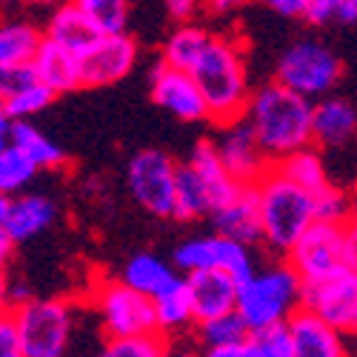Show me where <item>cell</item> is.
I'll return each mask as SVG.
<instances>
[{"mask_svg":"<svg viewBox=\"0 0 357 357\" xmlns=\"http://www.w3.org/2000/svg\"><path fill=\"white\" fill-rule=\"evenodd\" d=\"M243 121L272 166L312 146V100L278 80L252 89Z\"/></svg>","mask_w":357,"mask_h":357,"instance_id":"1","label":"cell"},{"mask_svg":"<svg viewBox=\"0 0 357 357\" xmlns=\"http://www.w3.org/2000/svg\"><path fill=\"white\" fill-rule=\"evenodd\" d=\"M189 72L203 95L206 121H212L215 126L241 121L252 95L246 52L241 43L234 38L212 35L209 46L200 54V61Z\"/></svg>","mask_w":357,"mask_h":357,"instance_id":"2","label":"cell"},{"mask_svg":"<svg viewBox=\"0 0 357 357\" xmlns=\"http://www.w3.org/2000/svg\"><path fill=\"white\" fill-rule=\"evenodd\" d=\"M252 186L257 192V206H260V231H263L260 243L283 257L297 237L306 231V226L314 220L312 195L291 183L289 177H283L275 166L266 169V174Z\"/></svg>","mask_w":357,"mask_h":357,"instance_id":"3","label":"cell"},{"mask_svg":"<svg viewBox=\"0 0 357 357\" xmlns=\"http://www.w3.org/2000/svg\"><path fill=\"white\" fill-rule=\"evenodd\" d=\"M303 306V280L286 260H278L266 269H255L237 286V306L246 329H266V326L286 323Z\"/></svg>","mask_w":357,"mask_h":357,"instance_id":"4","label":"cell"},{"mask_svg":"<svg viewBox=\"0 0 357 357\" xmlns=\"http://www.w3.org/2000/svg\"><path fill=\"white\" fill-rule=\"evenodd\" d=\"M23 357H66L75 335V306L63 297H29L9 309Z\"/></svg>","mask_w":357,"mask_h":357,"instance_id":"5","label":"cell"},{"mask_svg":"<svg viewBox=\"0 0 357 357\" xmlns=\"http://www.w3.org/2000/svg\"><path fill=\"white\" fill-rule=\"evenodd\" d=\"M343 77V61L332 46H326L317 38H301L286 46L278 57L275 80L283 83L291 92L317 100L332 95Z\"/></svg>","mask_w":357,"mask_h":357,"instance_id":"6","label":"cell"},{"mask_svg":"<svg viewBox=\"0 0 357 357\" xmlns=\"http://www.w3.org/2000/svg\"><path fill=\"white\" fill-rule=\"evenodd\" d=\"M92 309L100 320L106 337H129V335H149L158 332L152 297L140 294L137 289L126 286L121 278H112L95 286Z\"/></svg>","mask_w":357,"mask_h":357,"instance_id":"7","label":"cell"},{"mask_svg":"<svg viewBox=\"0 0 357 357\" xmlns=\"http://www.w3.org/2000/svg\"><path fill=\"white\" fill-rule=\"evenodd\" d=\"M283 260L297 272L303 283H317L346 269V223L312 220L306 231L291 243Z\"/></svg>","mask_w":357,"mask_h":357,"instance_id":"8","label":"cell"},{"mask_svg":"<svg viewBox=\"0 0 357 357\" xmlns=\"http://www.w3.org/2000/svg\"><path fill=\"white\" fill-rule=\"evenodd\" d=\"M177 163L163 149H143L126 169V183L137 206L155 218H174Z\"/></svg>","mask_w":357,"mask_h":357,"instance_id":"9","label":"cell"},{"mask_svg":"<svg viewBox=\"0 0 357 357\" xmlns=\"http://www.w3.org/2000/svg\"><path fill=\"white\" fill-rule=\"evenodd\" d=\"M172 263L177 272H197V269H223L229 272L237 283H243L257 266L252 257V246L237 243L226 234H200V237H189L181 246L174 249Z\"/></svg>","mask_w":357,"mask_h":357,"instance_id":"10","label":"cell"},{"mask_svg":"<svg viewBox=\"0 0 357 357\" xmlns=\"http://www.w3.org/2000/svg\"><path fill=\"white\" fill-rule=\"evenodd\" d=\"M303 309L346 335H357V272L346 266L317 283H303Z\"/></svg>","mask_w":357,"mask_h":357,"instance_id":"11","label":"cell"},{"mask_svg":"<svg viewBox=\"0 0 357 357\" xmlns=\"http://www.w3.org/2000/svg\"><path fill=\"white\" fill-rule=\"evenodd\" d=\"M137 63V43L126 32L100 35L92 49L80 54V83L83 86H112L123 80Z\"/></svg>","mask_w":357,"mask_h":357,"instance_id":"12","label":"cell"},{"mask_svg":"<svg viewBox=\"0 0 357 357\" xmlns=\"http://www.w3.org/2000/svg\"><path fill=\"white\" fill-rule=\"evenodd\" d=\"M218 129H220V135L215 137V149H218L223 166L229 169V174L246 186L257 183L272 163L263 155V149L255 140L249 123L241 117V121H231V123L218 126Z\"/></svg>","mask_w":357,"mask_h":357,"instance_id":"13","label":"cell"},{"mask_svg":"<svg viewBox=\"0 0 357 357\" xmlns=\"http://www.w3.org/2000/svg\"><path fill=\"white\" fill-rule=\"evenodd\" d=\"M152 100L174 114L177 121H186V123H197L206 121V103L203 95L192 77V72L186 69H177L169 63H158L152 72Z\"/></svg>","mask_w":357,"mask_h":357,"instance_id":"14","label":"cell"},{"mask_svg":"<svg viewBox=\"0 0 357 357\" xmlns=\"http://www.w3.org/2000/svg\"><path fill=\"white\" fill-rule=\"evenodd\" d=\"M357 140V106L337 95L312 100V146L320 152H337Z\"/></svg>","mask_w":357,"mask_h":357,"instance_id":"15","label":"cell"},{"mask_svg":"<svg viewBox=\"0 0 357 357\" xmlns=\"http://www.w3.org/2000/svg\"><path fill=\"white\" fill-rule=\"evenodd\" d=\"M286 326L291 337V357H351L349 335L303 306L286 320Z\"/></svg>","mask_w":357,"mask_h":357,"instance_id":"16","label":"cell"},{"mask_svg":"<svg viewBox=\"0 0 357 357\" xmlns=\"http://www.w3.org/2000/svg\"><path fill=\"white\" fill-rule=\"evenodd\" d=\"M54 92L38 80L32 66H17L0 72V106L12 121H32L35 114L52 106Z\"/></svg>","mask_w":357,"mask_h":357,"instance_id":"17","label":"cell"},{"mask_svg":"<svg viewBox=\"0 0 357 357\" xmlns=\"http://www.w3.org/2000/svg\"><path fill=\"white\" fill-rule=\"evenodd\" d=\"M189 294H192V306H195V323L209 320L226 312H234L237 306V283L229 272L223 269H197L183 275Z\"/></svg>","mask_w":357,"mask_h":357,"instance_id":"18","label":"cell"},{"mask_svg":"<svg viewBox=\"0 0 357 357\" xmlns=\"http://www.w3.org/2000/svg\"><path fill=\"white\" fill-rule=\"evenodd\" d=\"M54 220H57V203L43 192L26 189L20 195H12L3 229L9 231L15 243H26V241H32V237L43 234L46 229H52Z\"/></svg>","mask_w":357,"mask_h":357,"instance_id":"19","label":"cell"},{"mask_svg":"<svg viewBox=\"0 0 357 357\" xmlns=\"http://www.w3.org/2000/svg\"><path fill=\"white\" fill-rule=\"evenodd\" d=\"M209 218H212L218 234H226L237 243L255 246L263 237V231H260V206H257L255 186H243L231 200L218 206Z\"/></svg>","mask_w":357,"mask_h":357,"instance_id":"20","label":"cell"},{"mask_svg":"<svg viewBox=\"0 0 357 357\" xmlns=\"http://www.w3.org/2000/svg\"><path fill=\"white\" fill-rule=\"evenodd\" d=\"M32 72L54 95H66V92H75V89L83 86L80 83V57L49 38L40 40V46L32 57Z\"/></svg>","mask_w":357,"mask_h":357,"instance_id":"21","label":"cell"},{"mask_svg":"<svg viewBox=\"0 0 357 357\" xmlns=\"http://www.w3.org/2000/svg\"><path fill=\"white\" fill-rule=\"evenodd\" d=\"M186 163L200 174L206 192H209V197H212V212L218 209V206H223L226 200H231L237 192L246 186V183L234 181V177L229 174V169L223 166L218 149H215V140H200L192 149V155H189Z\"/></svg>","mask_w":357,"mask_h":357,"instance_id":"22","label":"cell"},{"mask_svg":"<svg viewBox=\"0 0 357 357\" xmlns=\"http://www.w3.org/2000/svg\"><path fill=\"white\" fill-rule=\"evenodd\" d=\"M43 38L61 43L63 49H69V52H75L80 57L86 49H92V43L100 38V32L89 23V17L72 3V0H66V3L54 6L52 17L46 23Z\"/></svg>","mask_w":357,"mask_h":357,"instance_id":"23","label":"cell"},{"mask_svg":"<svg viewBox=\"0 0 357 357\" xmlns=\"http://www.w3.org/2000/svg\"><path fill=\"white\" fill-rule=\"evenodd\" d=\"M155 306V320H158V332L174 335L183 332L195 323V306H192V294L186 286V278L177 275L174 283H169L160 294L152 297Z\"/></svg>","mask_w":357,"mask_h":357,"instance_id":"24","label":"cell"},{"mask_svg":"<svg viewBox=\"0 0 357 357\" xmlns=\"http://www.w3.org/2000/svg\"><path fill=\"white\" fill-rule=\"evenodd\" d=\"M117 278H121L126 286L137 289L140 294L155 297L169 283H174L177 269H174V263H169V260H163V257H158L152 252H140V255L126 260V266L121 269V275H117Z\"/></svg>","mask_w":357,"mask_h":357,"instance_id":"25","label":"cell"},{"mask_svg":"<svg viewBox=\"0 0 357 357\" xmlns=\"http://www.w3.org/2000/svg\"><path fill=\"white\" fill-rule=\"evenodd\" d=\"M43 40V32L32 23L6 20L0 23V72L32 66V57Z\"/></svg>","mask_w":357,"mask_h":357,"instance_id":"26","label":"cell"},{"mask_svg":"<svg viewBox=\"0 0 357 357\" xmlns=\"http://www.w3.org/2000/svg\"><path fill=\"white\" fill-rule=\"evenodd\" d=\"M9 143H15L17 149H23V152L38 163L40 172H54V169H63L69 163L63 149L57 146L54 140H49L32 121H12Z\"/></svg>","mask_w":357,"mask_h":357,"instance_id":"27","label":"cell"},{"mask_svg":"<svg viewBox=\"0 0 357 357\" xmlns=\"http://www.w3.org/2000/svg\"><path fill=\"white\" fill-rule=\"evenodd\" d=\"M275 169L289 177L291 183H297L301 189H306L309 195L320 192L332 183V174H329V166H326L323 155L317 152L314 146H306L301 152H294L289 158H283L280 163H275Z\"/></svg>","mask_w":357,"mask_h":357,"instance_id":"28","label":"cell"},{"mask_svg":"<svg viewBox=\"0 0 357 357\" xmlns=\"http://www.w3.org/2000/svg\"><path fill=\"white\" fill-rule=\"evenodd\" d=\"M212 215V197L206 192L200 174L189 163H177L174 177V218L177 220H197Z\"/></svg>","mask_w":357,"mask_h":357,"instance_id":"29","label":"cell"},{"mask_svg":"<svg viewBox=\"0 0 357 357\" xmlns=\"http://www.w3.org/2000/svg\"><path fill=\"white\" fill-rule=\"evenodd\" d=\"M209 40H212V32H206L203 26H195V23L183 20L169 35V40L163 43V63L189 72L200 61V54H203L206 46H209Z\"/></svg>","mask_w":357,"mask_h":357,"instance_id":"30","label":"cell"},{"mask_svg":"<svg viewBox=\"0 0 357 357\" xmlns=\"http://www.w3.org/2000/svg\"><path fill=\"white\" fill-rule=\"evenodd\" d=\"M169 337L163 332L129 335V337H106L92 357H169Z\"/></svg>","mask_w":357,"mask_h":357,"instance_id":"31","label":"cell"},{"mask_svg":"<svg viewBox=\"0 0 357 357\" xmlns=\"http://www.w3.org/2000/svg\"><path fill=\"white\" fill-rule=\"evenodd\" d=\"M38 163L29 158L23 149H17L15 143H9L3 152H0V189H3L9 197L26 192L35 183L38 177Z\"/></svg>","mask_w":357,"mask_h":357,"instance_id":"32","label":"cell"},{"mask_svg":"<svg viewBox=\"0 0 357 357\" xmlns=\"http://www.w3.org/2000/svg\"><path fill=\"white\" fill-rule=\"evenodd\" d=\"M72 3L89 17L100 35L126 32L129 23V0H72Z\"/></svg>","mask_w":357,"mask_h":357,"instance_id":"33","label":"cell"},{"mask_svg":"<svg viewBox=\"0 0 357 357\" xmlns=\"http://www.w3.org/2000/svg\"><path fill=\"white\" fill-rule=\"evenodd\" d=\"M197 326V340L200 346H229V343H241L249 337V329L246 323L241 320L237 312H226V314H218V317H209V320H200L195 323Z\"/></svg>","mask_w":357,"mask_h":357,"instance_id":"34","label":"cell"},{"mask_svg":"<svg viewBox=\"0 0 357 357\" xmlns=\"http://www.w3.org/2000/svg\"><path fill=\"white\" fill-rule=\"evenodd\" d=\"M314 203V220H335V223H349L351 218V195L340 189L335 181L312 195Z\"/></svg>","mask_w":357,"mask_h":357,"instance_id":"35","label":"cell"},{"mask_svg":"<svg viewBox=\"0 0 357 357\" xmlns=\"http://www.w3.org/2000/svg\"><path fill=\"white\" fill-rule=\"evenodd\" d=\"M249 343L257 351V357H291V337L286 323H275V326H266V329L249 332Z\"/></svg>","mask_w":357,"mask_h":357,"instance_id":"36","label":"cell"},{"mask_svg":"<svg viewBox=\"0 0 357 357\" xmlns=\"http://www.w3.org/2000/svg\"><path fill=\"white\" fill-rule=\"evenodd\" d=\"M0 357H23L20 340L15 332V320L9 312L0 314Z\"/></svg>","mask_w":357,"mask_h":357,"instance_id":"37","label":"cell"},{"mask_svg":"<svg viewBox=\"0 0 357 357\" xmlns=\"http://www.w3.org/2000/svg\"><path fill=\"white\" fill-rule=\"evenodd\" d=\"M200 357H257V351L252 349L249 337L241 343H229V346H206L200 351Z\"/></svg>","mask_w":357,"mask_h":357,"instance_id":"38","label":"cell"},{"mask_svg":"<svg viewBox=\"0 0 357 357\" xmlns=\"http://www.w3.org/2000/svg\"><path fill=\"white\" fill-rule=\"evenodd\" d=\"M263 3L283 17H303L309 0H263Z\"/></svg>","mask_w":357,"mask_h":357,"instance_id":"39","label":"cell"},{"mask_svg":"<svg viewBox=\"0 0 357 357\" xmlns=\"http://www.w3.org/2000/svg\"><path fill=\"white\" fill-rule=\"evenodd\" d=\"M163 3H166V12L174 20H189L197 12V6L203 3V0H163Z\"/></svg>","mask_w":357,"mask_h":357,"instance_id":"40","label":"cell"},{"mask_svg":"<svg viewBox=\"0 0 357 357\" xmlns=\"http://www.w3.org/2000/svg\"><path fill=\"white\" fill-rule=\"evenodd\" d=\"M203 3L212 15H229V12H237V9L249 6L252 0H203Z\"/></svg>","mask_w":357,"mask_h":357,"instance_id":"41","label":"cell"},{"mask_svg":"<svg viewBox=\"0 0 357 357\" xmlns=\"http://www.w3.org/2000/svg\"><path fill=\"white\" fill-rule=\"evenodd\" d=\"M346 263L357 272V223H346Z\"/></svg>","mask_w":357,"mask_h":357,"instance_id":"42","label":"cell"},{"mask_svg":"<svg viewBox=\"0 0 357 357\" xmlns=\"http://www.w3.org/2000/svg\"><path fill=\"white\" fill-rule=\"evenodd\" d=\"M15 241L9 237V231L0 226V272H6V266L12 263V255H15Z\"/></svg>","mask_w":357,"mask_h":357,"instance_id":"43","label":"cell"},{"mask_svg":"<svg viewBox=\"0 0 357 357\" xmlns=\"http://www.w3.org/2000/svg\"><path fill=\"white\" fill-rule=\"evenodd\" d=\"M357 20V0H337L335 23H354Z\"/></svg>","mask_w":357,"mask_h":357,"instance_id":"44","label":"cell"},{"mask_svg":"<svg viewBox=\"0 0 357 357\" xmlns=\"http://www.w3.org/2000/svg\"><path fill=\"white\" fill-rule=\"evenodd\" d=\"M9 132H12V117L3 112V106H0V152L9 146Z\"/></svg>","mask_w":357,"mask_h":357,"instance_id":"45","label":"cell"},{"mask_svg":"<svg viewBox=\"0 0 357 357\" xmlns=\"http://www.w3.org/2000/svg\"><path fill=\"white\" fill-rule=\"evenodd\" d=\"M12 309V301H9V278L6 272H0V314Z\"/></svg>","mask_w":357,"mask_h":357,"instance_id":"46","label":"cell"},{"mask_svg":"<svg viewBox=\"0 0 357 357\" xmlns=\"http://www.w3.org/2000/svg\"><path fill=\"white\" fill-rule=\"evenodd\" d=\"M9 203H12V197L0 189V226H3V220H6V212H9Z\"/></svg>","mask_w":357,"mask_h":357,"instance_id":"47","label":"cell"},{"mask_svg":"<svg viewBox=\"0 0 357 357\" xmlns=\"http://www.w3.org/2000/svg\"><path fill=\"white\" fill-rule=\"evenodd\" d=\"M169 357H200V354L192 349H169Z\"/></svg>","mask_w":357,"mask_h":357,"instance_id":"48","label":"cell"},{"mask_svg":"<svg viewBox=\"0 0 357 357\" xmlns=\"http://www.w3.org/2000/svg\"><path fill=\"white\" fill-rule=\"evenodd\" d=\"M26 3H32V6H61V3H66V0H26Z\"/></svg>","mask_w":357,"mask_h":357,"instance_id":"49","label":"cell"},{"mask_svg":"<svg viewBox=\"0 0 357 357\" xmlns=\"http://www.w3.org/2000/svg\"><path fill=\"white\" fill-rule=\"evenodd\" d=\"M351 223H357V192L351 195V218H349Z\"/></svg>","mask_w":357,"mask_h":357,"instance_id":"50","label":"cell"},{"mask_svg":"<svg viewBox=\"0 0 357 357\" xmlns=\"http://www.w3.org/2000/svg\"><path fill=\"white\" fill-rule=\"evenodd\" d=\"M351 357H357V351H354V354H351Z\"/></svg>","mask_w":357,"mask_h":357,"instance_id":"51","label":"cell"}]
</instances>
